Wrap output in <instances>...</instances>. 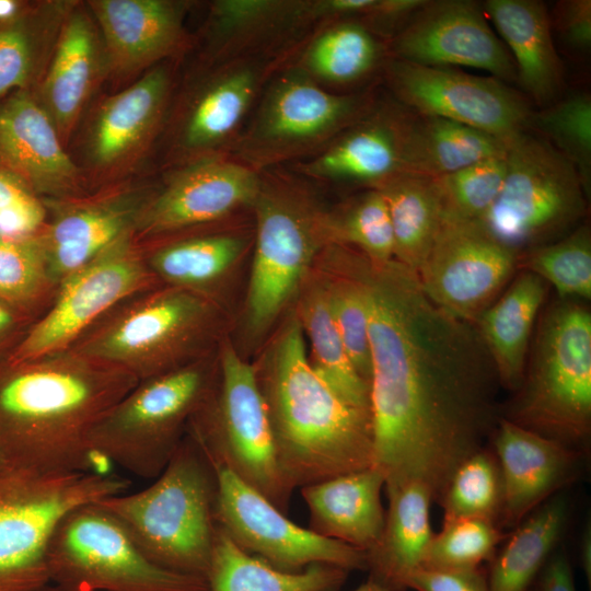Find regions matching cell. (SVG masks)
<instances>
[{
	"instance_id": "cell-1",
	"label": "cell",
	"mask_w": 591,
	"mask_h": 591,
	"mask_svg": "<svg viewBox=\"0 0 591 591\" xmlns=\"http://www.w3.org/2000/svg\"><path fill=\"white\" fill-rule=\"evenodd\" d=\"M360 274L369 309L374 464L385 484L417 480L433 500L480 450L498 375L475 324L433 304L395 259Z\"/></svg>"
},
{
	"instance_id": "cell-2",
	"label": "cell",
	"mask_w": 591,
	"mask_h": 591,
	"mask_svg": "<svg viewBox=\"0 0 591 591\" xmlns=\"http://www.w3.org/2000/svg\"><path fill=\"white\" fill-rule=\"evenodd\" d=\"M139 382L71 349L0 361V452L12 467L88 472L90 434Z\"/></svg>"
},
{
	"instance_id": "cell-3",
	"label": "cell",
	"mask_w": 591,
	"mask_h": 591,
	"mask_svg": "<svg viewBox=\"0 0 591 591\" xmlns=\"http://www.w3.org/2000/svg\"><path fill=\"white\" fill-rule=\"evenodd\" d=\"M304 338L294 312L254 363L278 463L293 489L374 464L371 414L316 374Z\"/></svg>"
},
{
	"instance_id": "cell-4",
	"label": "cell",
	"mask_w": 591,
	"mask_h": 591,
	"mask_svg": "<svg viewBox=\"0 0 591 591\" xmlns=\"http://www.w3.org/2000/svg\"><path fill=\"white\" fill-rule=\"evenodd\" d=\"M224 329L222 306L160 283L119 302L69 349L141 381L215 354Z\"/></svg>"
},
{
	"instance_id": "cell-5",
	"label": "cell",
	"mask_w": 591,
	"mask_h": 591,
	"mask_svg": "<svg viewBox=\"0 0 591 591\" xmlns=\"http://www.w3.org/2000/svg\"><path fill=\"white\" fill-rule=\"evenodd\" d=\"M217 472L186 432L155 482L96 501L158 566L206 580L217 534Z\"/></svg>"
},
{
	"instance_id": "cell-6",
	"label": "cell",
	"mask_w": 591,
	"mask_h": 591,
	"mask_svg": "<svg viewBox=\"0 0 591 591\" xmlns=\"http://www.w3.org/2000/svg\"><path fill=\"white\" fill-rule=\"evenodd\" d=\"M252 208L255 236L243 314L245 333L258 340L296 302L329 240L327 210L290 177L262 172Z\"/></svg>"
},
{
	"instance_id": "cell-7",
	"label": "cell",
	"mask_w": 591,
	"mask_h": 591,
	"mask_svg": "<svg viewBox=\"0 0 591 591\" xmlns=\"http://www.w3.org/2000/svg\"><path fill=\"white\" fill-rule=\"evenodd\" d=\"M508 420L578 452L591 430V313L569 299L541 318Z\"/></svg>"
},
{
	"instance_id": "cell-8",
	"label": "cell",
	"mask_w": 591,
	"mask_h": 591,
	"mask_svg": "<svg viewBox=\"0 0 591 591\" xmlns=\"http://www.w3.org/2000/svg\"><path fill=\"white\" fill-rule=\"evenodd\" d=\"M217 361L215 383L187 433L215 466L227 468L287 514L294 489L278 463L255 366L228 337L219 344Z\"/></svg>"
},
{
	"instance_id": "cell-9",
	"label": "cell",
	"mask_w": 591,
	"mask_h": 591,
	"mask_svg": "<svg viewBox=\"0 0 591 591\" xmlns=\"http://www.w3.org/2000/svg\"><path fill=\"white\" fill-rule=\"evenodd\" d=\"M217 370L216 351L139 381L93 428L90 434L93 455L136 476L158 477L210 392Z\"/></svg>"
},
{
	"instance_id": "cell-10",
	"label": "cell",
	"mask_w": 591,
	"mask_h": 591,
	"mask_svg": "<svg viewBox=\"0 0 591 591\" xmlns=\"http://www.w3.org/2000/svg\"><path fill=\"white\" fill-rule=\"evenodd\" d=\"M502 187L476 220L498 242L521 254L554 242L587 212V193L573 164L528 130L507 141Z\"/></svg>"
},
{
	"instance_id": "cell-11",
	"label": "cell",
	"mask_w": 591,
	"mask_h": 591,
	"mask_svg": "<svg viewBox=\"0 0 591 591\" xmlns=\"http://www.w3.org/2000/svg\"><path fill=\"white\" fill-rule=\"evenodd\" d=\"M127 487L121 477L91 472H1L0 591H34L50 583L47 548L61 518Z\"/></svg>"
},
{
	"instance_id": "cell-12",
	"label": "cell",
	"mask_w": 591,
	"mask_h": 591,
	"mask_svg": "<svg viewBox=\"0 0 591 591\" xmlns=\"http://www.w3.org/2000/svg\"><path fill=\"white\" fill-rule=\"evenodd\" d=\"M375 106L370 92L333 93L299 66L276 76L253 119L232 144V159L262 173L312 157Z\"/></svg>"
},
{
	"instance_id": "cell-13",
	"label": "cell",
	"mask_w": 591,
	"mask_h": 591,
	"mask_svg": "<svg viewBox=\"0 0 591 591\" xmlns=\"http://www.w3.org/2000/svg\"><path fill=\"white\" fill-rule=\"evenodd\" d=\"M47 567L50 582L72 591H209L205 579L151 561L97 502L61 518L48 543Z\"/></svg>"
},
{
	"instance_id": "cell-14",
	"label": "cell",
	"mask_w": 591,
	"mask_h": 591,
	"mask_svg": "<svg viewBox=\"0 0 591 591\" xmlns=\"http://www.w3.org/2000/svg\"><path fill=\"white\" fill-rule=\"evenodd\" d=\"M158 285L139 246L126 240L59 282L48 310L7 360L21 362L67 350L119 302Z\"/></svg>"
},
{
	"instance_id": "cell-15",
	"label": "cell",
	"mask_w": 591,
	"mask_h": 591,
	"mask_svg": "<svg viewBox=\"0 0 591 591\" xmlns=\"http://www.w3.org/2000/svg\"><path fill=\"white\" fill-rule=\"evenodd\" d=\"M215 468L217 525L241 549L288 572L314 564L367 570V553L298 525L230 471Z\"/></svg>"
},
{
	"instance_id": "cell-16",
	"label": "cell",
	"mask_w": 591,
	"mask_h": 591,
	"mask_svg": "<svg viewBox=\"0 0 591 591\" xmlns=\"http://www.w3.org/2000/svg\"><path fill=\"white\" fill-rule=\"evenodd\" d=\"M384 77L401 105L414 113L450 119L503 141L530 127L533 112L525 99L493 76L390 58Z\"/></svg>"
},
{
	"instance_id": "cell-17",
	"label": "cell",
	"mask_w": 591,
	"mask_h": 591,
	"mask_svg": "<svg viewBox=\"0 0 591 591\" xmlns=\"http://www.w3.org/2000/svg\"><path fill=\"white\" fill-rule=\"evenodd\" d=\"M519 255L491 236L478 221L445 217L415 275L433 304L474 324L497 300L518 268Z\"/></svg>"
},
{
	"instance_id": "cell-18",
	"label": "cell",
	"mask_w": 591,
	"mask_h": 591,
	"mask_svg": "<svg viewBox=\"0 0 591 591\" xmlns=\"http://www.w3.org/2000/svg\"><path fill=\"white\" fill-rule=\"evenodd\" d=\"M390 58L428 66H465L508 83L518 81L514 61L471 0H426L386 46Z\"/></svg>"
},
{
	"instance_id": "cell-19",
	"label": "cell",
	"mask_w": 591,
	"mask_h": 591,
	"mask_svg": "<svg viewBox=\"0 0 591 591\" xmlns=\"http://www.w3.org/2000/svg\"><path fill=\"white\" fill-rule=\"evenodd\" d=\"M259 185L260 173L233 159H199L173 174L160 192L149 195L134 242L143 244L252 207Z\"/></svg>"
},
{
	"instance_id": "cell-20",
	"label": "cell",
	"mask_w": 591,
	"mask_h": 591,
	"mask_svg": "<svg viewBox=\"0 0 591 591\" xmlns=\"http://www.w3.org/2000/svg\"><path fill=\"white\" fill-rule=\"evenodd\" d=\"M149 195L114 193L91 200H49L54 217L40 232L54 278L67 276L132 239Z\"/></svg>"
},
{
	"instance_id": "cell-21",
	"label": "cell",
	"mask_w": 591,
	"mask_h": 591,
	"mask_svg": "<svg viewBox=\"0 0 591 591\" xmlns=\"http://www.w3.org/2000/svg\"><path fill=\"white\" fill-rule=\"evenodd\" d=\"M0 159L35 195L73 199L76 165L61 147L45 108L28 94L16 93L0 106Z\"/></svg>"
},
{
	"instance_id": "cell-22",
	"label": "cell",
	"mask_w": 591,
	"mask_h": 591,
	"mask_svg": "<svg viewBox=\"0 0 591 591\" xmlns=\"http://www.w3.org/2000/svg\"><path fill=\"white\" fill-rule=\"evenodd\" d=\"M410 111L402 105L375 106L329 144L297 165L300 174L371 188L403 171V144Z\"/></svg>"
},
{
	"instance_id": "cell-23",
	"label": "cell",
	"mask_w": 591,
	"mask_h": 591,
	"mask_svg": "<svg viewBox=\"0 0 591 591\" xmlns=\"http://www.w3.org/2000/svg\"><path fill=\"white\" fill-rule=\"evenodd\" d=\"M502 483L500 514L505 525H518L569 480L578 452L502 419L495 436Z\"/></svg>"
},
{
	"instance_id": "cell-24",
	"label": "cell",
	"mask_w": 591,
	"mask_h": 591,
	"mask_svg": "<svg viewBox=\"0 0 591 591\" xmlns=\"http://www.w3.org/2000/svg\"><path fill=\"white\" fill-rule=\"evenodd\" d=\"M385 479L371 466L300 488L314 533L368 553L385 520L381 493Z\"/></svg>"
},
{
	"instance_id": "cell-25",
	"label": "cell",
	"mask_w": 591,
	"mask_h": 591,
	"mask_svg": "<svg viewBox=\"0 0 591 591\" xmlns=\"http://www.w3.org/2000/svg\"><path fill=\"white\" fill-rule=\"evenodd\" d=\"M389 506L382 533L367 553V570L389 591H406L409 577L421 567L434 535L430 523L429 488L407 480L384 485Z\"/></svg>"
},
{
	"instance_id": "cell-26",
	"label": "cell",
	"mask_w": 591,
	"mask_h": 591,
	"mask_svg": "<svg viewBox=\"0 0 591 591\" xmlns=\"http://www.w3.org/2000/svg\"><path fill=\"white\" fill-rule=\"evenodd\" d=\"M267 68L260 60L239 57L229 60L201 88L188 108L181 129V144L202 152L235 141L241 125L265 81Z\"/></svg>"
},
{
	"instance_id": "cell-27",
	"label": "cell",
	"mask_w": 591,
	"mask_h": 591,
	"mask_svg": "<svg viewBox=\"0 0 591 591\" xmlns=\"http://www.w3.org/2000/svg\"><path fill=\"white\" fill-rule=\"evenodd\" d=\"M112 63L129 71L169 55L182 36V4L165 0L90 2Z\"/></svg>"
},
{
	"instance_id": "cell-28",
	"label": "cell",
	"mask_w": 591,
	"mask_h": 591,
	"mask_svg": "<svg viewBox=\"0 0 591 591\" xmlns=\"http://www.w3.org/2000/svg\"><path fill=\"white\" fill-rule=\"evenodd\" d=\"M482 7L510 49L520 84L536 103L548 104L561 89L563 69L546 5L536 0H487Z\"/></svg>"
},
{
	"instance_id": "cell-29",
	"label": "cell",
	"mask_w": 591,
	"mask_h": 591,
	"mask_svg": "<svg viewBox=\"0 0 591 591\" xmlns=\"http://www.w3.org/2000/svg\"><path fill=\"white\" fill-rule=\"evenodd\" d=\"M138 246L161 285L188 290L222 306L221 290L246 253L248 239L213 233Z\"/></svg>"
},
{
	"instance_id": "cell-30",
	"label": "cell",
	"mask_w": 591,
	"mask_h": 591,
	"mask_svg": "<svg viewBox=\"0 0 591 591\" xmlns=\"http://www.w3.org/2000/svg\"><path fill=\"white\" fill-rule=\"evenodd\" d=\"M545 294L546 282L522 270L474 323L506 389L517 391L522 383L533 326Z\"/></svg>"
},
{
	"instance_id": "cell-31",
	"label": "cell",
	"mask_w": 591,
	"mask_h": 591,
	"mask_svg": "<svg viewBox=\"0 0 591 591\" xmlns=\"http://www.w3.org/2000/svg\"><path fill=\"white\" fill-rule=\"evenodd\" d=\"M507 141L470 126L410 111L402 169L429 177L455 172L475 162L505 155Z\"/></svg>"
},
{
	"instance_id": "cell-32",
	"label": "cell",
	"mask_w": 591,
	"mask_h": 591,
	"mask_svg": "<svg viewBox=\"0 0 591 591\" xmlns=\"http://www.w3.org/2000/svg\"><path fill=\"white\" fill-rule=\"evenodd\" d=\"M296 303V313L311 347L309 361L313 370L345 402L371 414L370 387L347 355L318 270H311Z\"/></svg>"
},
{
	"instance_id": "cell-33",
	"label": "cell",
	"mask_w": 591,
	"mask_h": 591,
	"mask_svg": "<svg viewBox=\"0 0 591 591\" xmlns=\"http://www.w3.org/2000/svg\"><path fill=\"white\" fill-rule=\"evenodd\" d=\"M371 188L382 194L387 206L394 259L416 273L445 219L434 178L401 171Z\"/></svg>"
},
{
	"instance_id": "cell-34",
	"label": "cell",
	"mask_w": 591,
	"mask_h": 591,
	"mask_svg": "<svg viewBox=\"0 0 591 591\" xmlns=\"http://www.w3.org/2000/svg\"><path fill=\"white\" fill-rule=\"evenodd\" d=\"M349 571L314 564L302 571L277 569L241 549L218 526L209 570V591H339Z\"/></svg>"
},
{
	"instance_id": "cell-35",
	"label": "cell",
	"mask_w": 591,
	"mask_h": 591,
	"mask_svg": "<svg viewBox=\"0 0 591 591\" xmlns=\"http://www.w3.org/2000/svg\"><path fill=\"white\" fill-rule=\"evenodd\" d=\"M169 83L167 71L154 68L106 100L91 138L92 155L99 164L119 160L144 139L161 114Z\"/></svg>"
},
{
	"instance_id": "cell-36",
	"label": "cell",
	"mask_w": 591,
	"mask_h": 591,
	"mask_svg": "<svg viewBox=\"0 0 591 591\" xmlns=\"http://www.w3.org/2000/svg\"><path fill=\"white\" fill-rule=\"evenodd\" d=\"M96 69V38L89 19L73 13L63 25L43 84L46 112L66 134L89 94Z\"/></svg>"
},
{
	"instance_id": "cell-37",
	"label": "cell",
	"mask_w": 591,
	"mask_h": 591,
	"mask_svg": "<svg viewBox=\"0 0 591 591\" xmlns=\"http://www.w3.org/2000/svg\"><path fill=\"white\" fill-rule=\"evenodd\" d=\"M566 519L567 503L561 497L543 502L526 515L490 560L486 573L489 591H529L549 559Z\"/></svg>"
},
{
	"instance_id": "cell-38",
	"label": "cell",
	"mask_w": 591,
	"mask_h": 591,
	"mask_svg": "<svg viewBox=\"0 0 591 591\" xmlns=\"http://www.w3.org/2000/svg\"><path fill=\"white\" fill-rule=\"evenodd\" d=\"M314 8V1H216L210 12L211 34L232 59L243 57L245 49L264 39L318 22Z\"/></svg>"
},
{
	"instance_id": "cell-39",
	"label": "cell",
	"mask_w": 591,
	"mask_h": 591,
	"mask_svg": "<svg viewBox=\"0 0 591 591\" xmlns=\"http://www.w3.org/2000/svg\"><path fill=\"white\" fill-rule=\"evenodd\" d=\"M384 51L386 47L361 22L337 21L312 39L299 67L317 83L349 85L369 77Z\"/></svg>"
},
{
	"instance_id": "cell-40",
	"label": "cell",
	"mask_w": 591,
	"mask_h": 591,
	"mask_svg": "<svg viewBox=\"0 0 591 591\" xmlns=\"http://www.w3.org/2000/svg\"><path fill=\"white\" fill-rule=\"evenodd\" d=\"M59 282L50 270L40 233L0 237V300L35 322L48 310Z\"/></svg>"
},
{
	"instance_id": "cell-41",
	"label": "cell",
	"mask_w": 591,
	"mask_h": 591,
	"mask_svg": "<svg viewBox=\"0 0 591 591\" xmlns=\"http://www.w3.org/2000/svg\"><path fill=\"white\" fill-rule=\"evenodd\" d=\"M329 244L351 247L371 264L384 265L394 259V236L387 206L374 188L352 197L326 212Z\"/></svg>"
},
{
	"instance_id": "cell-42",
	"label": "cell",
	"mask_w": 591,
	"mask_h": 591,
	"mask_svg": "<svg viewBox=\"0 0 591 591\" xmlns=\"http://www.w3.org/2000/svg\"><path fill=\"white\" fill-rule=\"evenodd\" d=\"M518 268L551 283L560 299L591 298V234L587 224L519 255Z\"/></svg>"
},
{
	"instance_id": "cell-43",
	"label": "cell",
	"mask_w": 591,
	"mask_h": 591,
	"mask_svg": "<svg viewBox=\"0 0 591 591\" xmlns=\"http://www.w3.org/2000/svg\"><path fill=\"white\" fill-rule=\"evenodd\" d=\"M439 502L443 508V523L463 518L495 521L502 505L497 460L482 449L467 456L453 472Z\"/></svg>"
},
{
	"instance_id": "cell-44",
	"label": "cell",
	"mask_w": 591,
	"mask_h": 591,
	"mask_svg": "<svg viewBox=\"0 0 591 591\" xmlns=\"http://www.w3.org/2000/svg\"><path fill=\"white\" fill-rule=\"evenodd\" d=\"M530 126H534L542 136L544 135V139L573 164L589 197L591 187V99L589 94L576 93L538 113H533Z\"/></svg>"
},
{
	"instance_id": "cell-45",
	"label": "cell",
	"mask_w": 591,
	"mask_h": 591,
	"mask_svg": "<svg viewBox=\"0 0 591 591\" xmlns=\"http://www.w3.org/2000/svg\"><path fill=\"white\" fill-rule=\"evenodd\" d=\"M502 535L494 520L463 518L434 533L420 568L471 570L490 561Z\"/></svg>"
},
{
	"instance_id": "cell-46",
	"label": "cell",
	"mask_w": 591,
	"mask_h": 591,
	"mask_svg": "<svg viewBox=\"0 0 591 591\" xmlns=\"http://www.w3.org/2000/svg\"><path fill=\"white\" fill-rule=\"evenodd\" d=\"M506 154L433 177L445 217L478 220L497 198L506 176Z\"/></svg>"
},
{
	"instance_id": "cell-47",
	"label": "cell",
	"mask_w": 591,
	"mask_h": 591,
	"mask_svg": "<svg viewBox=\"0 0 591 591\" xmlns=\"http://www.w3.org/2000/svg\"><path fill=\"white\" fill-rule=\"evenodd\" d=\"M32 62L31 42L19 26L0 30V96L27 80Z\"/></svg>"
},
{
	"instance_id": "cell-48",
	"label": "cell",
	"mask_w": 591,
	"mask_h": 591,
	"mask_svg": "<svg viewBox=\"0 0 591 591\" xmlns=\"http://www.w3.org/2000/svg\"><path fill=\"white\" fill-rule=\"evenodd\" d=\"M407 589L415 591H489L486 572L418 568L409 577Z\"/></svg>"
},
{
	"instance_id": "cell-49",
	"label": "cell",
	"mask_w": 591,
	"mask_h": 591,
	"mask_svg": "<svg viewBox=\"0 0 591 591\" xmlns=\"http://www.w3.org/2000/svg\"><path fill=\"white\" fill-rule=\"evenodd\" d=\"M554 24L563 40L577 50L591 44V1L565 0L556 4Z\"/></svg>"
},
{
	"instance_id": "cell-50",
	"label": "cell",
	"mask_w": 591,
	"mask_h": 591,
	"mask_svg": "<svg viewBox=\"0 0 591 591\" xmlns=\"http://www.w3.org/2000/svg\"><path fill=\"white\" fill-rule=\"evenodd\" d=\"M34 322L0 300V361L12 354Z\"/></svg>"
},
{
	"instance_id": "cell-51",
	"label": "cell",
	"mask_w": 591,
	"mask_h": 591,
	"mask_svg": "<svg viewBox=\"0 0 591 591\" xmlns=\"http://www.w3.org/2000/svg\"><path fill=\"white\" fill-rule=\"evenodd\" d=\"M538 591H576L572 569L565 554L549 557L541 571Z\"/></svg>"
},
{
	"instance_id": "cell-52",
	"label": "cell",
	"mask_w": 591,
	"mask_h": 591,
	"mask_svg": "<svg viewBox=\"0 0 591 591\" xmlns=\"http://www.w3.org/2000/svg\"><path fill=\"white\" fill-rule=\"evenodd\" d=\"M36 196L12 172L0 170V216Z\"/></svg>"
},
{
	"instance_id": "cell-53",
	"label": "cell",
	"mask_w": 591,
	"mask_h": 591,
	"mask_svg": "<svg viewBox=\"0 0 591 591\" xmlns=\"http://www.w3.org/2000/svg\"><path fill=\"white\" fill-rule=\"evenodd\" d=\"M581 564L586 576L590 580L591 577V540L590 532H584L581 544Z\"/></svg>"
},
{
	"instance_id": "cell-54",
	"label": "cell",
	"mask_w": 591,
	"mask_h": 591,
	"mask_svg": "<svg viewBox=\"0 0 591 591\" xmlns=\"http://www.w3.org/2000/svg\"><path fill=\"white\" fill-rule=\"evenodd\" d=\"M19 4L13 0H0V21L12 19L18 12Z\"/></svg>"
},
{
	"instance_id": "cell-55",
	"label": "cell",
	"mask_w": 591,
	"mask_h": 591,
	"mask_svg": "<svg viewBox=\"0 0 591 591\" xmlns=\"http://www.w3.org/2000/svg\"><path fill=\"white\" fill-rule=\"evenodd\" d=\"M354 591H389L386 588L378 583L371 578H368L366 582L360 584L358 588H356Z\"/></svg>"
},
{
	"instance_id": "cell-56",
	"label": "cell",
	"mask_w": 591,
	"mask_h": 591,
	"mask_svg": "<svg viewBox=\"0 0 591 591\" xmlns=\"http://www.w3.org/2000/svg\"><path fill=\"white\" fill-rule=\"evenodd\" d=\"M34 591H72L63 586L57 584V583H48L39 589H36Z\"/></svg>"
},
{
	"instance_id": "cell-57",
	"label": "cell",
	"mask_w": 591,
	"mask_h": 591,
	"mask_svg": "<svg viewBox=\"0 0 591 591\" xmlns=\"http://www.w3.org/2000/svg\"><path fill=\"white\" fill-rule=\"evenodd\" d=\"M12 467L0 452V473L4 470Z\"/></svg>"
}]
</instances>
